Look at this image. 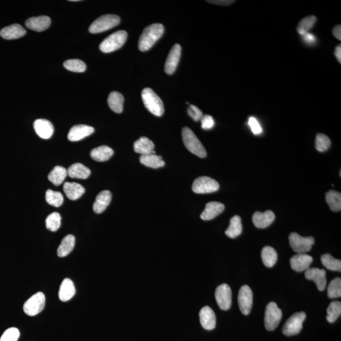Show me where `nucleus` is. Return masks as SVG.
<instances>
[{
	"instance_id": "f257e3e1",
	"label": "nucleus",
	"mask_w": 341,
	"mask_h": 341,
	"mask_svg": "<svg viewBox=\"0 0 341 341\" xmlns=\"http://www.w3.org/2000/svg\"><path fill=\"white\" fill-rule=\"evenodd\" d=\"M164 31L163 25L153 24L144 29L139 41V48L141 51L149 50L161 38Z\"/></svg>"
},
{
	"instance_id": "f03ea898",
	"label": "nucleus",
	"mask_w": 341,
	"mask_h": 341,
	"mask_svg": "<svg viewBox=\"0 0 341 341\" xmlns=\"http://www.w3.org/2000/svg\"><path fill=\"white\" fill-rule=\"evenodd\" d=\"M144 106L152 114L156 116H161L164 111L163 101L151 88L144 89L142 92Z\"/></svg>"
},
{
	"instance_id": "7ed1b4c3",
	"label": "nucleus",
	"mask_w": 341,
	"mask_h": 341,
	"mask_svg": "<svg viewBox=\"0 0 341 341\" xmlns=\"http://www.w3.org/2000/svg\"><path fill=\"white\" fill-rule=\"evenodd\" d=\"M182 138L184 145L189 151L199 158H206L207 153L205 148L191 129L188 127H184L182 130Z\"/></svg>"
},
{
	"instance_id": "20e7f679",
	"label": "nucleus",
	"mask_w": 341,
	"mask_h": 341,
	"mask_svg": "<svg viewBox=\"0 0 341 341\" xmlns=\"http://www.w3.org/2000/svg\"><path fill=\"white\" fill-rule=\"evenodd\" d=\"M128 34L124 31H119L107 37L99 45V49L104 53L111 52L121 48L125 43Z\"/></svg>"
},
{
	"instance_id": "39448f33",
	"label": "nucleus",
	"mask_w": 341,
	"mask_h": 341,
	"mask_svg": "<svg viewBox=\"0 0 341 341\" xmlns=\"http://www.w3.org/2000/svg\"><path fill=\"white\" fill-rule=\"evenodd\" d=\"M120 18L116 15H105L97 19L89 27V31L91 34L101 33L113 27L118 26Z\"/></svg>"
},
{
	"instance_id": "423d86ee",
	"label": "nucleus",
	"mask_w": 341,
	"mask_h": 341,
	"mask_svg": "<svg viewBox=\"0 0 341 341\" xmlns=\"http://www.w3.org/2000/svg\"><path fill=\"white\" fill-rule=\"evenodd\" d=\"M306 317L305 312H296L286 321L283 328V333L286 336L298 334L303 328V323Z\"/></svg>"
},
{
	"instance_id": "0eeeda50",
	"label": "nucleus",
	"mask_w": 341,
	"mask_h": 341,
	"mask_svg": "<svg viewBox=\"0 0 341 341\" xmlns=\"http://www.w3.org/2000/svg\"><path fill=\"white\" fill-rule=\"evenodd\" d=\"M45 303V295L43 293L37 292L24 303V312L29 316L37 315L43 310Z\"/></svg>"
},
{
	"instance_id": "6e6552de",
	"label": "nucleus",
	"mask_w": 341,
	"mask_h": 341,
	"mask_svg": "<svg viewBox=\"0 0 341 341\" xmlns=\"http://www.w3.org/2000/svg\"><path fill=\"white\" fill-rule=\"evenodd\" d=\"M282 310L279 308L275 302L268 303L265 313V326L269 331L275 330L282 319Z\"/></svg>"
},
{
	"instance_id": "1a4fd4ad",
	"label": "nucleus",
	"mask_w": 341,
	"mask_h": 341,
	"mask_svg": "<svg viewBox=\"0 0 341 341\" xmlns=\"http://www.w3.org/2000/svg\"><path fill=\"white\" fill-rule=\"evenodd\" d=\"M289 240L291 248L298 253H305L309 251L315 243L314 238L312 236L303 237L296 233H291L289 236Z\"/></svg>"
},
{
	"instance_id": "9d476101",
	"label": "nucleus",
	"mask_w": 341,
	"mask_h": 341,
	"mask_svg": "<svg viewBox=\"0 0 341 341\" xmlns=\"http://www.w3.org/2000/svg\"><path fill=\"white\" fill-rule=\"evenodd\" d=\"M220 188L217 181L208 176L196 178L193 183L192 190L196 193H210L215 192Z\"/></svg>"
},
{
	"instance_id": "9b49d317",
	"label": "nucleus",
	"mask_w": 341,
	"mask_h": 341,
	"mask_svg": "<svg viewBox=\"0 0 341 341\" xmlns=\"http://www.w3.org/2000/svg\"><path fill=\"white\" fill-rule=\"evenodd\" d=\"M216 300L219 307L223 310L230 309L232 305V292L230 286L227 284H223L216 288Z\"/></svg>"
},
{
	"instance_id": "f8f14e48",
	"label": "nucleus",
	"mask_w": 341,
	"mask_h": 341,
	"mask_svg": "<svg viewBox=\"0 0 341 341\" xmlns=\"http://www.w3.org/2000/svg\"><path fill=\"white\" fill-rule=\"evenodd\" d=\"M238 301L241 313L243 315H248L253 305V293L248 286L244 285L240 288Z\"/></svg>"
},
{
	"instance_id": "ddd939ff",
	"label": "nucleus",
	"mask_w": 341,
	"mask_h": 341,
	"mask_svg": "<svg viewBox=\"0 0 341 341\" xmlns=\"http://www.w3.org/2000/svg\"><path fill=\"white\" fill-rule=\"evenodd\" d=\"M181 53V47L180 44H175L169 52L164 66V71L167 74L172 75L175 72L180 61Z\"/></svg>"
},
{
	"instance_id": "4468645a",
	"label": "nucleus",
	"mask_w": 341,
	"mask_h": 341,
	"mask_svg": "<svg viewBox=\"0 0 341 341\" xmlns=\"http://www.w3.org/2000/svg\"><path fill=\"white\" fill-rule=\"evenodd\" d=\"M313 258L307 254L301 253L293 256L290 259L291 267L296 272H300L310 268Z\"/></svg>"
},
{
	"instance_id": "2eb2a0df",
	"label": "nucleus",
	"mask_w": 341,
	"mask_h": 341,
	"mask_svg": "<svg viewBox=\"0 0 341 341\" xmlns=\"http://www.w3.org/2000/svg\"><path fill=\"white\" fill-rule=\"evenodd\" d=\"M305 275L307 280L314 281L318 290L322 291L325 290L327 285L325 270L318 268H309L306 270Z\"/></svg>"
},
{
	"instance_id": "dca6fc26",
	"label": "nucleus",
	"mask_w": 341,
	"mask_h": 341,
	"mask_svg": "<svg viewBox=\"0 0 341 341\" xmlns=\"http://www.w3.org/2000/svg\"><path fill=\"white\" fill-rule=\"evenodd\" d=\"M94 132L93 127L86 124H77L71 129L68 134V139L72 142H77L91 135Z\"/></svg>"
},
{
	"instance_id": "f3484780",
	"label": "nucleus",
	"mask_w": 341,
	"mask_h": 341,
	"mask_svg": "<svg viewBox=\"0 0 341 341\" xmlns=\"http://www.w3.org/2000/svg\"><path fill=\"white\" fill-rule=\"evenodd\" d=\"M34 127L37 135L41 139H50L54 133L53 124L45 119H36L34 121Z\"/></svg>"
},
{
	"instance_id": "a211bd4d",
	"label": "nucleus",
	"mask_w": 341,
	"mask_h": 341,
	"mask_svg": "<svg viewBox=\"0 0 341 341\" xmlns=\"http://www.w3.org/2000/svg\"><path fill=\"white\" fill-rule=\"evenodd\" d=\"M201 326L206 330L215 329L216 326V317L215 312L211 308L204 307L199 313Z\"/></svg>"
},
{
	"instance_id": "6ab92c4d",
	"label": "nucleus",
	"mask_w": 341,
	"mask_h": 341,
	"mask_svg": "<svg viewBox=\"0 0 341 341\" xmlns=\"http://www.w3.org/2000/svg\"><path fill=\"white\" fill-rule=\"evenodd\" d=\"M275 220V215L272 211L268 210L265 213L256 212L252 218L253 223L255 227L260 229L267 228Z\"/></svg>"
},
{
	"instance_id": "aec40b11",
	"label": "nucleus",
	"mask_w": 341,
	"mask_h": 341,
	"mask_svg": "<svg viewBox=\"0 0 341 341\" xmlns=\"http://www.w3.org/2000/svg\"><path fill=\"white\" fill-rule=\"evenodd\" d=\"M50 25L51 19L47 16L31 17L26 22V26L27 28L36 32L45 31L49 28Z\"/></svg>"
},
{
	"instance_id": "412c9836",
	"label": "nucleus",
	"mask_w": 341,
	"mask_h": 341,
	"mask_svg": "<svg viewBox=\"0 0 341 341\" xmlns=\"http://www.w3.org/2000/svg\"><path fill=\"white\" fill-rule=\"evenodd\" d=\"M225 210L224 204L218 201H211L206 204V208L201 214L200 218L203 221L213 220Z\"/></svg>"
},
{
	"instance_id": "4be33fe9",
	"label": "nucleus",
	"mask_w": 341,
	"mask_h": 341,
	"mask_svg": "<svg viewBox=\"0 0 341 341\" xmlns=\"http://www.w3.org/2000/svg\"><path fill=\"white\" fill-rule=\"evenodd\" d=\"M26 31L18 24L5 27L0 31V36L5 39L12 40L21 38L26 35Z\"/></svg>"
},
{
	"instance_id": "5701e85b",
	"label": "nucleus",
	"mask_w": 341,
	"mask_h": 341,
	"mask_svg": "<svg viewBox=\"0 0 341 341\" xmlns=\"http://www.w3.org/2000/svg\"><path fill=\"white\" fill-rule=\"evenodd\" d=\"M76 290L73 281L69 278L64 279L59 290V298L61 302H66L71 300L76 295Z\"/></svg>"
},
{
	"instance_id": "b1692460",
	"label": "nucleus",
	"mask_w": 341,
	"mask_h": 341,
	"mask_svg": "<svg viewBox=\"0 0 341 341\" xmlns=\"http://www.w3.org/2000/svg\"><path fill=\"white\" fill-rule=\"evenodd\" d=\"M112 194L108 190L102 191L96 196L93 204V210L96 214H101L106 210L110 203Z\"/></svg>"
},
{
	"instance_id": "393cba45",
	"label": "nucleus",
	"mask_w": 341,
	"mask_h": 341,
	"mask_svg": "<svg viewBox=\"0 0 341 341\" xmlns=\"http://www.w3.org/2000/svg\"><path fill=\"white\" fill-rule=\"evenodd\" d=\"M154 148L155 146L153 142L146 137L139 139L134 143L133 146L134 151L135 153L141 154V156L151 153L155 154Z\"/></svg>"
},
{
	"instance_id": "a878e982",
	"label": "nucleus",
	"mask_w": 341,
	"mask_h": 341,
	"mask_svg": "<svg viewBox=\"0 0 341 341\" xmlns=\"http://www.w3.org/2000/svg\"><path fill=\"white\" fill-rule=\"evenodd\" d=\"M67 174L70 177L72 178L85 180L90 176L91 170L82 164L76 163L69 167L68 170H67Z\"/></svg>"
},
{
	"instance_id": "bb28decb",
	"label": "nucleus",
	"mask_w": 341,
	"mask_h": 341,
	"mask_svg": "<svg viewBox=\"0 0 341 341\" xmlns=\"http://www.w3.org/2000/svg\"><path fill=\"white\" fill-rule=\"evenodd\" d=\"M63 190L67 197L72 200H76L85 193V188L77 183L66 182L63 185Z\"/></svg>"
},
{
	"instance_id": "cd10ccee",
	"label": "nucleus",
	"mask_w": 341,
	"mask_h": 341,
	"mask_svg": "<svg viewBox=\"0 0 341 341\" xmlns=\"http://www.w3.org/2000/svg\"><path fill=\"white\" fill-rule=\"evenodd\" d=\"M114 151L108 146H102L93 149L91 152V156L94 161L104 162L109 160L113 156Z\"/></svg>"
},
{
	"instance_id": "c85d7f7f",
	"label": "nucleus",
	"mask_w": 341,
	"mask_h": 341,
	"mask_svg": "<svg viewBox=\"0 0 341 341\" xmlns=\"http://www.w3.org/2000/svg\"><path fill=\"white\" fill-rule=\"evenodd\" d=\"M76 244V238L72 235H69L65 236L62 240L60 245L58 246L57 250V254L58 257H64L69 255L72 252Z\"/></svg>"
},
{
	"instance_id": "c756f323",
	"label": "nucleus",
	"mask_w": 341,
	"mask_h": 341,
	"mask_svg": "<svg viewBox=\"0 0 341 341\" xmlns=\"http://www.w3.org/2000/svg\"><path fill=\"white\" fill-rule=\"evenodd\" d=\"M140 162L143 165L153 169L161 168L165 165L162 157L153 153L142 155L140 157Z\"/></svg>"
},
{
	"instance_id": "7c9ffc66",
	"label": "nucleus",
	"mask_w": 341,
	"mask_h": 341,
	"mask_svg": "<svg viewBox=\"0 0 341 341\" xmlns=\"http://www.w3.org/2000/svg\"><path fill=\"white\" fill-rule=\"evenodd\" d=\"M108 103L112 111L116 113H121L123 109V96L118 92H112L109 95Z\"/></svg>"
},
{
	"instance_id": "2f4dec72",
	"label": "nucleus",
	"mask_w": 341,
	"mask_h": 341,
	"mask_svg": "<svg viewBox=\"0 0 341 341\" xmlns=\"http://www.w3.org/2000/svg\"><path fill=\"white\" fill-rule=\"evenodd\" d=\"M67 175L68 174H67V170L65 168L62 166H57L52 169L48 178L53 185L59 186L63 182Z\"/></svg>"
},
{
	"instance_id": "473e14b6",
	"label": "nucleus",
	"mask_w": 341,
	"mask_h": 341,
	"mask_svg": "<svg viewBox=\"0 0 341 341\" xmlns=\"http://www.w3.org/2000/svg\"><path fill=\"white\" fill-rule=\"evenodd\" d=\"M243 227L241 219L239 216H235L231 219L230 226L226 231V235L231 238L238 237L242 233Z\"/></svg>"
},
{
	"instance_id": "72a5a7b5",
	"label": "nucleus",
	"mask_w": 341,
	"mask_h": 341,
	"mask_svg": "<svg viewBox=\"0 0 341 341\" xmlns=\"http://www.w3.org/2000/svg\"><path fill=\"white\" fill-rule=\"evenodd\" d=\"M262 260L267 267H272L278 260V253L275 248L266 246L262 250Z\"/></svg>"
},
{
	"instance_id": "f704fd0d",
	"label": "nucleus",
	"mask_w": 341,
	"mask_h": 341,
	"mask_svg": "<svg viewBox=\"0 0 341 341\" xmlns=\"http://www.w3.org/2000/svg\"><path fill=\"white\" fill-rule=\"evenodd\" d=\"M326 201L330 207L331 210L334 212L340 211L341 209V194L335 190L328 191L326 194Z\"/></svg>"
},
{
	"instance_id": "c9c22d12",
	"label": "nucleus",
	"mask_w": 341,
	"mask_h": 341,
	"mask_svg": "<svg viewBox=\"0 0 341 341\" xmlns=\"http://www.w3.org/2000/svg\"><path fill=\"white\" fill-rule=\"evenodd\" d=\"M322 264L328 270L333 271H341V261L335 259L330 254H324L321 257Z\"/></svg>"
},
{
	"instance_id": "e433bc0d",
	"label": "nucleus",
	"mask_w": 341,
	"mask_h": 341,
	"mask_svg": "<svg viewBox=\"0 0 341 341\" xmlns=\"http://www.w3.org/2000/svg\"><path fill=\"white\" fill-rule=\"evenodd\" d=\"M327 320L329 323L335 322L341 314V303L340 302H332L327 308Z\"/></svg>"
},
{
	"instance_id": "4c0bfd02",
	"label": "nucleus",
	"mask_w": 341,
	"mask_h": 341,
	"mask_svg": "<svg viewBox=\"0 0 341 341\" xmlns=\"http://www.w3.org/2000/svg\"><path fill=\"white\" fill-rule=\"evenodd\" d=\"M317 22V17L313 16H308L303 19L298 24L297 31L300 35H304L312 29Z\"/></svg>"
},
{
	"instance_id": "58836bf2",
	"label": "nucleus",
	"mask_w": 341,
	"mask_h": 341,
	"mask_svg": "<svg viewBox=\"0 0 341 341\" xmlns=\"http://www.w3.org/2000/svg\"><path fill=\"white\" fill-rule=\"evenodd\" d=\"M63 66L68 71L77 73H82L86 70L84 62L78 59H69L64 62Z\"/></svg>"
},
{
	"instance_id": "ea45409f",
	"label": "nucleus",
	"mask_w": 341,
	"mask_h": 341,
	"mask_svg": "<svg viewBox=\"0 0 341 341\" xmlns=\"http://www.w3.org/2000/svg\"><path fill=\"white\" fill-rule=\"evenodd\" d=\"M46 200L49 205L56 207L61 206L63 203V196L59 191L48 190L46 192Z\"/></svg>"
},
{
	"instance_id": "a19ab883",
	"label": "nucleus",
	"mask_w": 341,
	"mask_h": 341,
	"mask_svg": "<svg viewBox=\"0 0 341 341\" xmlns=\"http://www.w3.org/2000/svg\"><path fill=\"white\" fill-rule=\"evenodd\" d=\"M328 297L332 298H340L341 296V279L336 278L329 284L327 288Z\"/></svg>"
},
{
	"instance_id": "79ce46f5",
	"label": "nucleus",
	"mask_w": 341,
	"mask_h": 341,
	"mask_svg": "<svg viewBox=\"0 0 341 341\" xmlns=\"http://www.w3.org/2000/svg\"><path fill=\"white\" fill-rule=\"evenodd\" d=\"M61 218L58 213H53L49 215L46 220V226L48 230L56 231L61 226Z\"/></svg>"
},
{
	"instance_id": "37998d69",
	"label": "nucleus",
	"mask_w": 341,
	"mask_h": 341,
	"mask_svg": "<svg viewBox=\"0 0 341 341\" xmlns=\"http://www.w3.org/2000/svg\"><path fill=\"white\" fill-rule=\"evenodd\" d=\"M331 145L330 139L325 134L318 133L316 136L315 148L318 152L323 153L327 151Z\"/></svg>"
},
{
	"instance_id": "c03bdc74",
	"label": "nucleus",
	"mask_w": 341,
	"mask_h": 341,
	"mask_svg": "<svg viewBox=\"0 0 341 341\" xmlns=\"http://www.w3.org/2000/svg\"><path fill=\"white\" fill-rule=\"evenodd\" d=\"M20 337V331L16 327H11L5 331L0 341H17Z\"/></svg>"
},
{
	"instance_id": "a18cd8bd",
	"label": "nucleus",
	"mask_w": 341,
	"mask_h": 341,
	"mask_svg": "<svg viewBox=\"0 0 341 341\" xmlns=\"http://www.w3.org/2000/svg\"><path fill=\"white\" fill-rule=\"evenodd\" d=\"M189 116L192 118L194 121H198L203 117L202 112L197 107L190 105L188 109Z\"/></svg>"
},
{
	"instance_id": "49530a36",
	"label": "nucleus",
	"mask_w": 341,
	"mask_h": 341,
	"mask_svg": "<svg viewBox=\"0 0 341 341\" xmlns=\"http://www.w3.org/2000/svg\"><path fill=\"white\" fill-rule=\"evenodd\" d=\"M248 125L250 127L251 131L255 134V135H259L262 132V128L260 124L258 123L257 119L254 117H250L248 119Z\"/></svg>"
},
{
	"instance_id": "de8ad7c7",
	"label": "nucleus",
	"mask_w": 341,
	"mask_h": 341,
	"mask_svg": "<svg viewBox=\"0 0 341 341\" xmlns=\"http://www.w3.org/2000/svg\"><path fill=\"white\" fill-rule=\"evenodd\" d=\"M201 128L203 130H210L215 125V120L210 115L203 116L201 119Z\"/></svg>"
},
{
	"instance_id": "09e8293b",
	"label": "nucleus",
	"mask_w": 341,
	"mask_h": 341,
	"mask_svg": "<svg viewBox=\"0 0 341 341\" xmlns=\"http://www.w3.org/2000/svg\"><path fill=\"white\" fill-rule=\"evenodd\" d=\"M303 40L308 44H313L315 41V37L314 35L307 32V33L303 35L302 36Z\"/></svg>"
},
{
	"instance_id": "8fccbe9b",
	"label": "nucleus",
	"mask_w": 341,
	"mask_h": 341,
	"mask_svg": "<svg viewBox=\"0 0 341 341\" xmlns=\"http://www.w3.org/2000/svg\"><path fill=\"white\" fill-rule=\"evenodd\" d=\"M208 2L212 4L226 6L233 4L235 1H231V0H230V1H229V0H218V1H208Z\"/></svg>"
},
{
	"instance_id": "3c124183",
	"label": "nucleus",
	"mask_w": 341,
	"mask_h": 341,
	"mask_svg": "<svg viewBox=\"0 0 341 341\" xmlns=\"http://www.w3.org/2000/svg\"><path fill=\"white\" fill-rule=\"evenodd\" d=\"M332 34L336 38L339 40H341V26L340 25H337L335 27H333L332 30Z\"/></svg>"
},
{
	"instance_id": "603ef678",
	"label": "nucleus",
	"mask_w": 341,
	"mask_h": 341,
	"mask_svg": "<svg viewBox=\"0 0 341 341\" xmlns=\"http://www.w3.org/2000/svg\"><path fill=\"white\" fill-rule=\"evenodd\" d=\"M335 56L337 59V61L341 63V46L340 44L336 47L334 51Z\"/></svg>"
}]
</instances>
